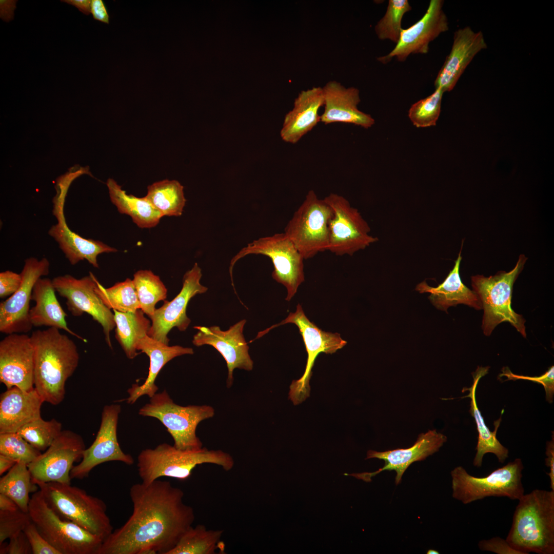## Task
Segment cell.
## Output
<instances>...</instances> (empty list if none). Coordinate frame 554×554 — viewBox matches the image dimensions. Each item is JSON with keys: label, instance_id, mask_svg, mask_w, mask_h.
<instances>
[{"label": "cell", "instance_id": "obj_1", "mask_svg": "<svg viewBox=\"0 0 554 554\" xmlns=\"http://www.w3.org/2000/svg\"><path fill=\"white\" fill-rule=\"evenodd\" d=\"M132 512L103 540L97 554H168L191 526L193 508L183 491L167 481L133 485Z\"/></svg>", "mask_w": 554, "mask_h": 554}, {"label": "cell", "instance_id": "obj_2", "mask_svg": "<svg viewBox=\"0 0 554 554\" xmlns=\"http://www.w3.org/2000/svg\"><path fill=\"white\" fill-rule=\"evenodd\" d=\"M30 337L34 350V387L44 402L58 405L65 398L67 380L78 364L77 346L55 328L36 330Z\"/></svg>", "mask_w": 554, "mask_h": 554}, {"label": "cell", "instance_id": "obj_3", "mask_svg": "<svg viewBox=\"0 0 554 554\" xmlns=\"http://www.w3.org/2000/svg\"><path fill=\"white\" fill-rule=\"evenodd\" d=\"M518 501L506 541L523 554H553L554 491L536 489Z\"/></svg>", "mask_w": 554, "mask_h": 554}, {"label": "cell", "instance_id": "obj_4", "mask_svg": "<svg viewBox=\"0 0 554 554\" xmlns=\"http://www.w3.org/2000/svg\"><path fill=\"white\" fill-rule=\"evenodd\" d=\"M210 463L228 471L234 461L228 453L221 450L180 449L174 445L162 443L154 448L142 450L137 457V471L142 482L148 484L161 477L180 480L188 479L199 465Z\"/></svg>", "mask_w": 554, "mask_h": 554}, {"label": "cell", "instance_id": "obj_5", "mask_svg": "<svg viewBox=\"0 0 554 554\" xmlns=\"http://www.w3.org/2000/svg\"><path fill=\"white\" fill-rule=\"evenodd\" d=\"M36 485L50 507L62 518L103 540L113 531L107 506L102 499L71 484L48 482Z\"/></svg>", "mask_w": 554, "mask_h": 554}, {"label": "cell", "instance_id": "obj_6", "mask_svg": "<svg viewBox=\"0 0 554 554\" xmlns=\"http://www.w3.org/2000/svg\"><path fill=\"white\" fill-rule=\"evenodd\" d=\"M527 260L521 254L515 267L509 272L500 271L489 277L478 274L471 276L473 291L484 310L482 329L485 335L489 336L498 324L507 322L526 337L525 320L512 310L511 305L513 284Z\"/></svg>", "mask_w": 554, "mask_h": 554}, {"label": "cell", "instance_id": "obj_7", "mask_svg": "<svg viewBox=\"0 0 554 554\" xmlns=\"http://www.w3.org/2000/svg\"><path fill=\"white\" fill-rule=\"evenodd\" d=\"M31 521L45 539L60 554H97L103 540L60 517L47 503L39 490L29 501Z\"/></svg>", "mask_w": 554, "mask_h": 554}, {"label": "cell", "instance_id": "obj_8", "mask_svg": "<svg viewBox=\"0 0 554 554\" xmlns=\"http://www.w3.org/2000/svg\"><path fill=\"white\" fill-rule=\"evenodd\" d=\"M524 466L517 458L495 469L484 477H476L462 466L451 470L452 497L464 504L489 497H506L519 500L524 494L522 482Z\"/></svg>", "mask_w": 554, "mask_h": 554}, {"label": "cell", "instance_id": "obj_9", "mask_svg": "<svg viewBox=\"0 0 554 554\" xmlns=\"http://www.w3.org/2000/svg\"><path fill=\"white\" fill-rule=\"evenodd\" d=\"M214 408L209 405L183 406L175 403L164 390L150 398L142 407L138 414L158 419L172 437L174 446L180 449H197L203 444L197 437L196 429L203 420L214 415Z\"/></svg>", "mask_w": 554, "mask_h": 554}, {"label": "cell", "instance_id": "obj_10", "mask_svg": "<svg viewBox=\"0 0 554 554\" xmlns=\"http://www.w3.org/2000/svg\"><path fill=\"white\" fill-rule=\"evenodd\" d=\"M333 215L332 208L324 199H319L312 190L308 191L284 232L304 260L328 250V225Z\"/></svg>", "mask_w": 554, "mask_h": 554}, {"label": "cell", "instance_id": "obj_11", "mask_svg": "<svg viewBox=\"0 0 554 554\" xmlns=\"http://www.w3.org/2000/svg\"><path fill=\"white\" fill-rule=\"evenodd\" d=\"M269 257L273 265V279L284 285L287 291L285 300L289 301L304 282V259L289 238L284 233L261 238L243 248L231 260L229 272L232 286V269L235 263L249 254Z\"/></svg>", "mask_w": 554, "mask_h": 554}, {"label": "cell", "instance_id": "obj_12", "mask_svg": "<svg viewBox=\"0 0 554 554\" xmlns=\"http://www.w3.org/2000/svg\"><path fill=\"white\" fill-rule=\"evenodd\" d=\"M287 323L294 324L298 327L308 354L303 375L300 379L293 380L290 385L288 398L296 405L303 402L309 396V380L318 355L321 352L332 354L345 346L347 342L343 340L338 333L326 332L318 327L307 318L301 305L299 304L294 312H290L280 323L259 332L256 337L249 343L261 338L273 328Z\"/></svg>", "mask_w": 554, "mask_h": 554}, {"label": "cell", "instance_id": "obj_13", "mask_svg": "<svg viewBox=\"0 0 554 554\" xmlns=\"http://www.w3.org/2000/svg\"><path fill=\"white\" fill-rule=\"evenodd\" d=\"M324 199L333 211L328 225V250L337 255H352L379 240L369 234V225L346 198L331 193Z\"/></svg>", "mask_w": 554, "mask_h": 554}, {"label": "cell", "instance_id": "obj_14", "mask_svg": "<svg viewBox=\"0 0 554 554\" xmlns=\"http://www.w3.org/2000/svg\"><path fill=\"white\" fill-rule=\"evenodd\" d=\"M96 277L88 275L77 279L70 274L54 278L52 281L56 292L66 299L67 309L74 316L84 313L91 316L103 327L105 341L112 348L110 334L115 327L114 313L102 302L95 292Z\"/></svg>", "mask_w": 554, "mask_h": 554}, {"label": "cell", "instance_id": "obj_15", "mask_svg": "<svg viewBox=\"0 0 554 554\" xmlns=\"http://www.w3.org/2000/svg\"><path fill=\"white\" fill-rule=\"evenodd\" d=\"M85 449L80 435L62 430L45 452L28 465L33 482L71 484L73 463L82 459Z\"/></svg>", "mask_w": 554, "mask_h": 554}, {"label": "cell", "instance_id": "obj_16", "mask_svg": "<svg viewBox=\"0 0 554 554\" xmlns=\"http://www.w3.org/2000/svg\"><path fill=\"white\" fill-rule=\"evenodd\" d=\"M50 263L46 258H27L21 272L18 289L0 304V331L7 334L26 333L32 328L29 318L30 302L36 282L49 273Z\"/></svg>", "mask_w": 554, "mask_h": 554}, {"label": "cell", "instance_id": "obj_17", "mask_svg": "<svg viewBox=\"0 0 554 554\" xmlns=\"http://www.w3.org/2000/svg\"><path fill=\"white\" fill-rule=\"evenodd\" d=\"M121 411V406L117 404L104 407L96 438L84 451L81 462L73 467L71 479L85 478L94 467L107 462L120 461L128 465L133 464L132 457L123 452L117 440V426Z\"/></svg>", "mask_w": 554, "mask_h": 554}, {"label": "cell", "instance_id": "obj_18", "mask_svg": "<svg viewBox=\"0 0 554 554\" xmlns=\"http://www.w3.org/2000/svg\"><path fill=\"white\" fill-rule=\"evenodd\" d=\"M202 270L197 263L184 275L183 286L180 293L171 301L164 300L163 305L156 309L150 318L152 324L147 334L154 339L168 345V334L176 327L184 331L191 320L186 314L189 301L198 294L206 292L208 288L200 283Z\"/></svg>", "mask_w": 554, "mask_h": 554}, {"label": "cell", "instance_id": "obj_19", "mask_svg": "<svg viewBox=\"0 0 554 554\" xmlns=\"http://www.w3.org/2000/svg\"><path fill=\"white\" fill-rule=\"evenodd\" d=\"M443 4L442 0H431L423 17L409 28H402L395 47L378 61L386 64L395 57L398 61L404 62L411 54L427 53L429 43L449 29Z\"/></svg>", "mask_w": 554, "mask_h": 554}, {"label": "cell", "instance_id": "obj_20", "mask_svg": "<svg viewBox=\"0 0 554 554\" xmlns=\"http://www.w3.org/2000/svg\"><path fill=\"white\" fill-rule=\"evenodd\" d=\"M246 320H242L225 331L218 326L209 327L197 326L198 330L194 335L192 343L196 346L208 345L213 347L225 359L228 368L227 387L233 382V371L235 368L251 371L253 361L249 353V347L243 334Z\"/></svg>", "mask_w": 554, "mask_h": 554}, {"label": "cell", "instance_id": "obj_21", "mask_svg": "<svg viewBox=\"0 0 554 554\" xmlns=\"http://www.w3.org/2000/svg\"><path fill=\"white\" fill-rule=\"evenodd\" d=\"M34 350L30 336L8 334L0 342V381L7 389L34 388Z\"/></svg>", "mask_w": 554, "mask_h": 554}, {"label": "cell", "instance_id": "obj_22", "mask_svg": "<svg viewBox=\"0 0 554 554\" xmlns=\"http://www.w3.org/2000/svg\"><path fill=\"white\" fill-rule=\"evenodd\" d=\"M447 441V437L436 430L420 434L415 443L408 448H399L383 452L369 450L366 459L377 458L385 462L384 466L373 472L344 473L366 482L371 481V477L385 470L396 472L395 483L399 484L406 470L413 462L424 460L437 452Z\"/></svg>", "mask_w": 554, "mask_h": 554}, {"label": "cell", "instance_id": "obj_23", "mask_svg": "<svg viewBox=\"0 0 554 554\" xmlns=\"http://www.w3.org/2000/svg\"><path fill=\"white\" fill-rule=\"evenodd\" d=\"M53 214L57 223L52 225L48 234L58 244L69 263L74 265L84 260L94 267L98 268L97 256L103 253L116 252L117 250L103 242L82 237L67 225L64 215V201L53 199Z\"/></svg>", "mask_w": 554, "mask_h": 554}, {"label": "cell", "instance_id": "obj_24", "mask_svg": "<svg viewBox=\"0 0 554 554\" xmlns=\"http://www.w3.org/2000/svg\"><path fill=\"white\" fill-rule=\"evenodd\" d=\"M487 47L481 31L470 27L456 30L449 54L437 74L434 84L444 93L452 90L474 56Z\"/></svg>", "mask_w": 554, "mask_h": 554}, {"label": "cell", "instance_id": "obj_25", "mask_svg": "<svg viewBox=\"0 0 554 554\" xmlns=\"http://www.w3.org/2000/svg\"><path fill=\"white\" fill-rule=\"evenodd\" d=\"M324 110L320 115L325 125L342 123L357 125L365 129L372 127L375 121L369 114L360 111L359 90L346 88L336 81H330L322 87Z\"/></svg>", "mask_w": 554, "mask_h": 554}, {"label": "cell", "instance_id": "obj_26", "mask_svg": "<svg viewBox=\"0 0 554 554\" xmlns=\"http://www.w3.org/2000/svg\"><path fill=\"white\" fill-rule=\"evenodd\" d=\"M44 402L34 387L28 391L13 387L0 399V433L17 432L26 424L41 417Z\"/></svg>", "mask_w": 554, "mask_h": 554}, {"label": "cell", "instance_id": "obj_27", "mask_svg": "<svg viewBox=\"0 0 554 554\" xmlns=\"http://www.w3.org/2000/svg\"><path fill=\"white\" fill-rule=\"evenodd\" d=\"M323 105L322 87L301 91L294 100L293 109L285 116L280 132L282 140L291 144L298 143L321 122L319 110Z\"/></svg>", "mask_w": 554, "mask_h": 554}, {"label": "cell", "instance_id": "obj_28", "mask_svg": "<svg viewBox=\"0 0 554 554\" xmlns=\"http://www.w3.org/2000/svg\"><path fill=\"white\" fill-rule=\"evenodd\" d=\"M136 349L149 357L150 365L147 378L142 385L133 384L128 390L129 396L125 401L130 404H134L142 396L147 395L151 398L156 393L159 388L155 383V380L161 370L169 361L178 356L194 353L192 348L179 345L170 346L147 334L138 339Z\"/></svg>", "mask_w": 554, "mask_h": 554}, {"label": "cell", "instance_id": "obj_29", "mask_svg": "<svg viewBox=\"0 0 554 554\" xmlns=\"http://www.w3.org/2000/svg\"><path fill=\"white\" fill-rule=\"evenodd\" d=\"M52 280L41 278L35 284L31 301L35 305L30 308V321L34 327L47 326L63 330L86 342V340L71 330L66 321L67 314L62 308L55 294Z\"/></svg>", "mask_w": 554, "mask_h": 554}, {"label": "cell", "instance_id": "obj_30", "mask_svg": "<svg viewBox=\"0 0 554 554\" xmlns=\"http://www.w3.org/2000/svg\"><path fill=\"white\" fill-rule=\"evenodd\" d=\"M461 250L453 269L441 284L433 287L429 286L424 281L417 285L416 288V290L420 293H430L428 298L432 304L437 308L446 312L450 306L459 304L468 305L477 310L482 309L477 294L466 287L461 279L459 269L462 258Z\"/></svg>", "mask_w": 554, "mask_h": 554}, {"label": "cell", "instance_id": "obj_31", "mask_svg": "<svg viewBox=\"0 0 554 554\" xmlns=\"http://www.w3.org/2000/svg\"><path fill=\"white\" fill-rule=\"evenodd\" d=\"M489 368V366H478L476 371L472 373L473 379L472 385L470 388H464L469 391V394L463 398L468 397L471 399L469 413L474 419L478 432V443L476 448L477 452L473 461V465L477 467H481L483 457L486 453L495 454L498 461L501 463H504L508 457V449L499 442L496 437L501 421V416L494 422V431H490L485 424L476 401V392L479 381L488 373Z\"/></svg>", "mask_w": 554, "mask_h": 554}, {"label": "cell", "instance_id": "obj_32", "mask_svg": "<svg viewBox=\"0 0 554 554\" xmlns=\"http://www.w3.org/2000/svg\"><path fill=\"white\" fill-rule=\"evenodd\" d=\"M106 185L110 200L118 211L129 215L138 227L150 228L159 224L163 216L145 196L137 197L127 194L112 179L107 180Z\"/></svg>", "mask_w": 554, "mask_h": 554}, {"label": "cell", "instance_id": "obj_33", "mask_svg": "<svg viewBox=\"0 0 554 554\" xmlns=\"http://www.w3.org/2000/svg\"><path fill=\"white\" fill-rule=\"evenodd\" d=\"M115 323V338L130 359L138 353L136 344L140 338L148 333L151 326L150 321L144 312L137 309L134 312H123L113 310Z\"/></svg>", "mask_w": 554, "mask_h": 554}, {"label": "cell", "instance_id": "obj_34", "mask_svg": "<svg viewBox=\"0 0 554 554\" xmlns=\"http://www.w3.org/2000/svg\"><path fill=\"white\" fill-rule=\"evenodd\" d=\"M222 530L207 529L202 524L191 526L182 536L168 554H215L216 550L225 551L221 541Z\"/></svg>", "mask_w": 554, "mask_h": 554}, {"label": "cell", "instance_id": "obj_35", "mask_svg": "<svg viewBox=\"0 0 554 554\" xmlns=\"http://www.w3.org/2000/svg\"><path fill=\"white\" fill-rule=\"evenodd\" d=\"M145 197L163 217L182 215L186 202L184 187L176 180H164L150 185Z\"/></svg>", "mask_w": 554, "mask_h": 554}, {"label": "cell", "instance_id": "obj_36", "mask_svg": "<svg viewBox=\"0 0 554 554\" xmlns=\"http://www.w3.org/2000/svg\"><path fill=\"white\" fill-rule=\"evenodd\" d=\"M38 486L32 480L28 464L17 462L0 479V493L13 500L20 509L28 512L31 492L36 491Z\"/></svg>", "mask_w": 554, "mask_h": 554}, {"label": "cell", "instance_id": "obj_37", "mask_svg": "<svg viewBox=\"0 0 554 554\" xmlns=\"http://www.w3.org/2000/svg\"><path fill=\"white\" fill-rule=\"evenodd\" d=\"M132 281L140 309L150 318L156 309V304L166 299L167 289L160 277L151 270L137 271L134 274Z\"/></svg>", "mask_w": 554, "mask_h": 554}, {"label": "cell", "instance_id": "obj_38", "mask_svg": "<svg viewBox=\"0 0 554 554\" xmlns=\"http://www.w3.org/2000/svg\"><path fill=\"white\" fill-rule=\"evenodd\" d=\"M95 292L103 303L110 309L126 312L141 308L132 280L127 279L105 288L96 279Z\"/></svg>", "mask_w": 554, "mask_h": 554}, {"label": "cell", "instance_id": "obj_39", "mask_svg": "<svg viewBox=\"0 0 554 554\" xmlns=\"http://www.w3.org/2000/svg\"><path fill=\"white\" fill-rule=\"evenodd\" d=\"M411 9L408 0H389L385 14L374 27L378 38L389 39L397 44L402 29L403 16Z\"/></svg>", "mask_w": 554, "mask_h": 554}, {"label": "cell", "instance_id": "obj_40", "mask_svg": "<svg viewBox=\"0 0 554 554\" xmlns=\"http://www.w3.org/2000/svg\"><path fill=\"white\" fill-rule=\"evenodd\" d=\"M62 431V424L56 420L45 421L41 417L26 424L17 432L41 451L46 450Z\"/></svg>", "mask_w": 554, "mask_h": 554}, {"label": "cell", "instance_id": "obj_41", "mask_svg": "<svg viewBox=\"0 0 554 554\" xmlns=\"http://www.w3.org/2000/svg\"><path fill=\"white\" fill-rule=\"evenodd\" d=\"M444 92L436 88L430 95L413 104L408 115L412 124L417 128L434 126L440 115Z\"/></svg>", "mask_w": 554, "mask_h": 554}, {"label": "cell", "instance_id": "obj_42", "mask_svg": "<svg viewBox=\"0 0 554 554\" xmlns=\"http://www.w3.org/2000/svg\"><path fill=\"white\" fill-rule=\"evenodd\" d=\"M41 453L17 432L0 433V454L28 465Z\"/></svg>", "mask_w": 554, "mask_h": 554}, {"label": "cell", "instance_id": "obj_43", "mask_svg": "<svg viewBox=\"0 0 554 554\" xmlns=\"http://www.w3.org/2000/svg\"><path fill=\"white\" fill-rule=\"evenodd\" d=\"M30 521L28 512L20 509L12 511L0 510V544L23 531Z\"/></svg>", "mask_w": 554, "mask_h": 554}, {"label": "cell", "instance_id": "obj_44", "mask_svg": "<svg viewBox=\"0 0 554 554\" xmlns=\"http://www.w3.org/2000/svg\"><path fill=\"white\" fill-rule=\"evenodd\" d=\"M502 373L500 377H506V380H525L538 382L542 384L545 389L546 400L551 403L553 401L554 393V367L551 366L545 373L540 377H529L517 375L513 373L507 367L502 369ZM505 380V381H506Z\"/></svg>", "mask_w": 554, "mask_h": 554}, {"label": "cell", "instance_id": "obj_45", "mask_svg": "<svg viewBox=\"0 0 554 554\" xmlns=\"http://www.w3.org/2000/svg\"><path fill=\"white\" fill-rule=\"evenodd\" d=\"M23 531L30 544L32 554H60L41 535L31 520Z\"/></svg>", "mask_w": 554, "mask_h": 554}, {"label": "cell", "instance_id": "obj_46", "mask_svg": "<svg viewBox=\"0 0 554 554\" xmlns=\"http://www.w3.org/2000/svg\"><path fill=\"white\" fill-rule=\"evenodd\" d=\"M0 554H32L29 540L22 531L9 539V543L0 544Z\"/></svg>", "mask_w": 554, "mask_h": 554}, {"label": "cell", "instance_id": "obj_47", "mask_svg": "<svg viewBox=\"0 0 554 554\" xmlns=\"http://www.w3.org/2000/svg\"><path fill=\"white\" fill-rule=\"evenodd\" d=\"M478 546L482 551L492 552L497 554H523L513 548L508 542L499 537H493L487 540H480Z\"/></svg>", "mask_w": 554, "mask_h": 554}, {"label": "cell", "instance_id": "obj_48", "mask_svg": "<svg viewBox=\"0 0 554 554\" xmlns=\"http://www.w3.org/2000/svg\"><path fill=\"white\" fill-rule=\"evenodd\" d=\"M22 283V276L11 270L0 273V298L4 299L13 294Z\"/></svg>", "mask_w": 554, "mask_h": 554}, {"label": "cell", "instance_id": "obj_49", "mask_svg": "<svg viewBox=\"0 0 554 554\" xmlns=\"http://www.w3.org/2000/svg\"><path fill=\"white\" fill-rule=\"evenodd\" d=\"M90 12L95 20L106 24L109 23V15L102 0L91 1Z\"/></svg>", "mask_w": 554, "mask_h": 554}, {"label": "cell", "instance_id": "obj_50", "mask_svg": "<svg viewBox=\"0 0 554 554\" xmlns=\"http://www.w3.org/2000/svg\"><path fill=\"white\" fill-rule=\"evenodd\" d=\"M545 464L549 468V472L547 474L550 479L551 490L554 491V440L553 435L552 440L547 442L546 448Z\"/></svg>", "mask_w": 554, "mask_h": 554}, {"label": "cell", "instance_id": "obj_51", "mask_svg": "<svg viewBox=\"0 0 554 554\" xmlns=\"http://www.w3.org/2000/svg\"><path fill=\"white\" fill-rule=\"evenodd\" d=\"M16 3V1H0L1 18L2 19L9 22L13 18Z\"/></svg>", "mask_w": 554, "mask_h": 554}, {"label": "cell", "instance_id": "obj_52", "mask_svg": "<svg viewBox=\"0 0 554 554\" xmlns=\"http://www.w3.org/2000/svg\"><path fill=\"white\" fill-rule=\"evenodd\" d=\"M61 2L74 6L85 15H88L91 13V1L90 0H64Z\"/></svg>", "mask_w": 554, "mask_h": 554}, {"label": "cell", "instance_id": "obj_53", "mask_svg": "<svg viewBox=\"0 0 554 554\" xmlns=\"http://www.w3.org/2000/svg\"><path fill=\"white\" fill-rule=\"evenodd\" d=\"M19 509L15 502L8 496L0 493V510L12 511Z\"/></svg>", "mask_w": 554, "mask_h": 554}, {"label": "cell", "instance_id": "obj_54", "mask_svg": "<svg viewBox=\"0 0 554 554\" xmlns=\"http://www.w3.org/2000/svg\"><path fill=\"white\" fill-rule=\"evenodd\" d=\"M17 462L8 456L0 454V475L8 472Z\"/></svg>", "mask_w": 554, "mask_h": 554}, {"label": "cell", "instance_id": "obj_55", "mask_svg": "<svg viewBox=\"0 0 554 554\" xmlns=\"http://www.w3.org/2000/svg\"><path fill=\"white\" fill-rule=\"evenodd\" d=\"M426 553L427 554H439L440 553L437 550L431 549L428 550L427 551Z\"/></svg>", "mask_w": 554, "mask_h": 554}]
</instances>
